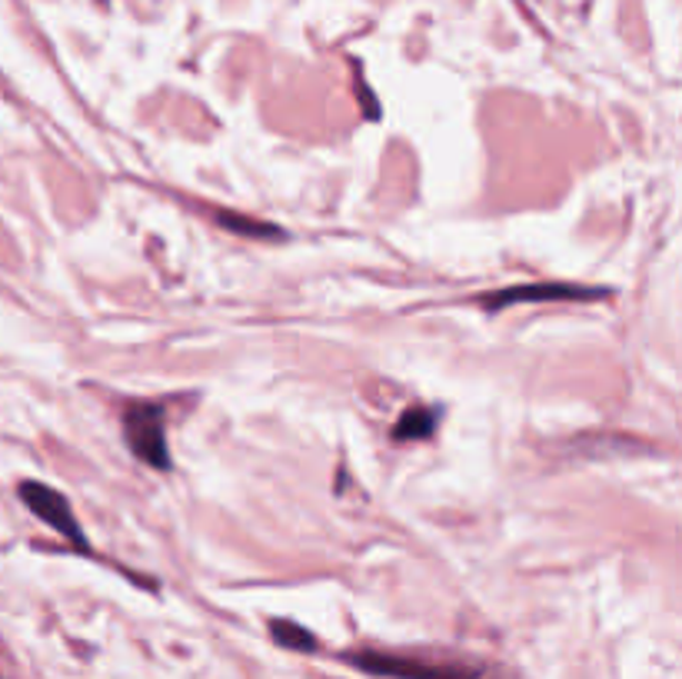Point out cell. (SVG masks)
Segmentation results:
<instances>
[{"mask_svg":"<svg viewBox=\"0 0 682 679\" xmlns=\"http://www.w3.org/2000/svg\"><path fill=\"white\" fill-rule=\"evenodd\" d=\"M123 440L130 453L147 463L150 470H170V447H167V423L163 410L150 400H137L123 413Z\"/></svg>","mask_w":682,"mask_h":679,"instance_id":"cell-1","label":"cell"},{"mask_svg":"<svg viewBox=\"0 0 682 679\" xmlns=\"http://www.w3.org/2000/svg\"><path fill=\"white\" fill-rule=\"evenodd\" d=\"M350 667H357L367 677L383 679H480L473 667H453V663H427L413 657H390V653H347Z\"/></svg>","mask_w":682,"mask_h":679,"instance_id":"cell-2","label":"cell"},{"mask_svg":"<svg viewBox=\"0 0 682 679\" xmlns=\"http://www.w3.org/2000/svg\"><path fill=\"white\" fill-rule=\"evenodd\" d=\"M20 500H23L27 510H30L33 517H40L50 530H57V533H60L63 540H70L73 547L87 550V537H83V530H80V523H77L70 503L63 500V493L50 490L47 483L27 480V483H20Z\"/></svg>","mask_w":682,"mask_h":679,"instance_id":"cell-3","label":"cell"},{"mask_svg":"<svg viewBox=\"0 0 682 679\" xmlns=\"http://www.w3.org/2000/svg\"><path fill=\"white\" fill-rule=\"evenodd\" d=\"M606 287H580V283H523V287H510L500 290L493 297L483 300L487 310H503L513 303H550V300H600L606 297Z\"/></svg>","mask_w":682,"mask_h":679,"instance_id":"cell-4","label":"cell"},{"mask_svg":"<svg viewBox=\"0 0 682 679\" xmlns=\"http://www.w3.org/2000/svg\"><path fill=\"white\" fill-rule=\"evenodd\" d=\"M437 423H440V413H437V410H430V407H413V410H407V413L400 417V423H397V430H393V440H400V443L427 440V437H433Z\"/></svg>","mask_w":682,"mask_h":679,"instance_id":"cell-5","label":"cell"},{"mask_svg":"<svg viewBox=\"0 0 682 679\" xmlns=\"http://www.w3.org/2000/svg\"><path fill=\"white\" fill-rule=\"evenodd\" d=\"M217 223L230 233H240V237H253V240H280L283 230L273 227V223H263V220H253V217H243V213H227V210H217Z\"/></svg>","mask_w":682,"mask_h":679,"instance_id":"cell-6","label":"cell"},{"mask_svg":"<svg viewBox=\"0 0 682 679\" xmlns=\"http://www.w3.org/2000/svg\"><path fill=\"white\" fill-rule=\"evenodd\" d=\"M270 633H273V640H277L283 650H293V653H317V637L307 633L303 627L290 623V620H273V623H270Z\"/></svg>","mask_w":682,"mask_h":679,"instance_id":"cell-7","label":"cell"}]
</instances>
